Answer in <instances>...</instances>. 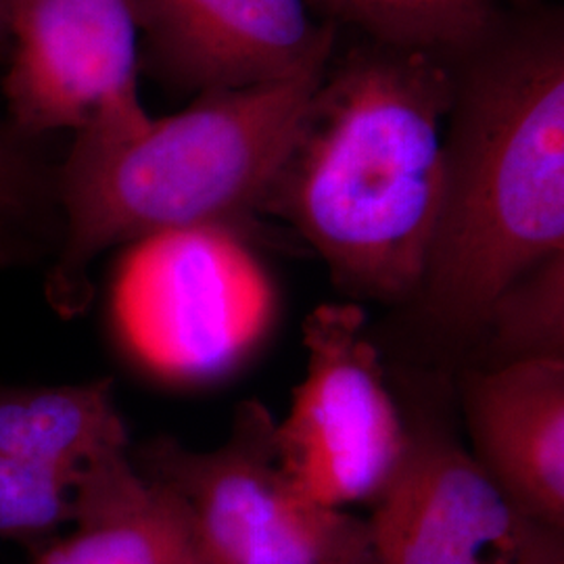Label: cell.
<instances>
[{"mask_svg": "<svg viewBox=\"0 0 564 564\" xmlns=\"http://www.w3.org/2000/svg\"><path fill=\"white\" fill-rule=\"evenodd\" d=\"M256 279L230 228H184L132 242L116 284L121 326L160 368L203 372L223 349L218 300H232Z\"/></svg>", "mask_w": 564, "mask_h": 564, "instance_id": "9", "label": "cell"}, {"mask_svg": "<svg viewBox=\"0 0 564 564\" xmlns=\"http://www.w3.org/2000/svg\"><path fill=\"white\" fill-rule=\"evenodd\" d=\"M76 479L55 468L0 454V544L46 547L74 521Z\"/></svg>", "mask_w": 564, "mask_h": 564, "instance_id": "15", "label": "cell"}, {"mask_svg": "<svg viewBox=\"0 0 564 564\" xmlns=\"http://www.w3.org/2000/svg\"><path fill=\"white\" fill-rule=\"evenodd\" d=\"M328 67V65H326ZM324 69L247 88L205 90L137 137H76L55 178L65 239L46 295L74 316L90 302V265L118 245L263 212Z\"/></svg>", "mask_w": 564, "mask_h": 564, "instance_id": "3", "label": "cell"}, {"mask_svg": "<svg viewBox=\"0 0 564 564\" xmlns=\"http://www.w3.org/2000/svg\"><path fill=\"white\" fill-rule=\"evenodd\" d=\"M48 195H55V178L20 142L0 137V223L32 216Z\"/></svg>", "mask_w": 564, "mask_h": 564, "instance_id": "16", "label": "cell"}, {"mask_svg": "<svg viewBox=\"0 0 564 564\" xmlns=\"http://www.w3.org/2000/svg\"><path fill=\"white\" fill-rule=\"evenodd\" d=\"M9 4H11V0H0V36L7 32V23H9Z\"/></svg>", "mask_w": 564, "mask_h": 564, "instance_id": "19", "label": "cell"}, {"mask_svg": "<svg viewBox=\"0 0 564 564\" xmlns=\"http://www.w3.org/2000/svg\"><path fill=\"white\" fill-rule=\"evenodd\" d=\"M364 323L356 303H323L305 318V377L274 435L286 479L310 500L339 510L372 505L408 444Z\"/></svg>", "mask_w": 564, "mask_h": 564, "instance_id": "5", "label": "cell"}, {"mask_svg": "<svg viewBox=\"0 0 564 564\" xmlns=\"http://www.w3.org/2000/svg\"><path fill=\"white\" fill-rule=\"evenodd\" d=\"M23 253V245L15 241L11 235H7L0 226V265L18 262Z\"/></svg>", "mask_w": 564, "mask_h": 564, "instance_id": "18", "label": "cell"}, {"mask_svg": "<svg viewBox=\"0 0 564 564\" xmlns=\"http://www.w3.org/2000/svg\"><path fill=\"white\" fill-rule=\"evenodd\" d=\"M370 508L372 564H502L524 523L463 444L424 426Z\"/></svg>", "mask_w": 564, "mask_h": 564, "instance_id": "8", "label": "cell"}, {"mask_svg": "<svg viewBox=\"0 0 564 564\" xmlns=\"http://www.w3.org/2000/svg\"><path fill=\"white\" fill-rule=\"evenodd\" d=\"M128 447L109 379L63 387H0V454L72 479L102 452Z\"/></svg>", "mask_w": 564, "mask_h": 564, "instance_id": "12", "label": "cell"}, {"mask_svg": "<svg viewBox=\"0 0 564 564\" xmlns=\"http://www.w3.org/2000/svg\"><path fill=\"white\" fill-rule=\"evenodd\" d=\"M72 523L76 529L32 564H197L181 502L139 473L128 447L86 464Z\"/></svg>", "mask_w": 564, "mask_h": 564, "instance_id": "11", "label": "cell"}, {"mask_svg": "<svg viewBox=\"0 0 564 564\" xmlns=\"http://www.w3.org/2000/svg\"><path fill=\"white\" fill-rule=\"evenodd\" d=\"M144 61L184 90L289 80L333 59L337 25L314 0H130Z\"/></svg>", "mask_w": 564, "mask_h": 564, "instance_id": "7", "label": "cell"}, {"mask_svg": "<svg viewBox=\"0 0 564 564\" xmlns=\"http://www.w3.org/2000/svg\"><path fill=\"white\" fill-rule=\"evenodd\" d=\"M502 564H564V531L524 519Z\"/></svg>", "mask_w": 564, "mask_h": 564, "instance_id": "17", "label": "cell"}, {"mask_svg": "<svg viewBox=\"0 0 564 564\" xmlns=\"http://www.w3.org/2000/svg\"><path fill=\"white\" fill-rule=\"evenodd\" d=\"M335 25L347 23L370 42L464 59L502 25L494 0H314Z\"/></svg>", "mask_w": 564, "mask_h": 564, "instance_id": "13", "label": "cell"}, {"mask_svg": "<svg viewBox=\"0 0 564 564\" xmlns=\"http://www.w3.org/2000/svg\"><path fill=\"white\" fill-rule=\"evenodd\" d=\"M481 368L564 360V251L531 268L494 302L479 341Z\"/></svg>", "mask_w": 564, "mask_h": 564, "instance_id": "14", "label": "cell"}, {"mask_svg": "<svg viewBox=\"0 0 564 564\" xmlns=\"http://www.w3.org/2000/svg\"><path fill=\"white\" fill-rule=\"evenodd\" d=\"M7 32L13 57L2 90L21 134L121 141L153 120L130 0H11Z\"/></svg>", "mask_w": 564, "mask_h": 564, "instance_id": "6", "label": "cell"}, {"mask_svg": "<svg viewBox=\"0 0 564 564\" xmlns=\"http://www.w3.org/2000/svg\"><path fill=\"white\" fill-rule=\"evenodd\" d=\"M454 63L368 42L326 67L263 212L291 224L345 293L416 295L444 195Z\"/></svg>", "mask_w": 564, "mask_h": 564, "instance_id": "1", "label": "cell"}, {"mask_svg": "<svg viewBox=\"0 0 564 564\" xmlns=\"http://www.w3.org/2000/svg\"><path fill=\"white\" fill-rule=\"evenodd\" d=\"M510 2H514L517 7H531L535 0H510Z\"/></svg>", "mask_w": 564, "mask_h": 564, "instance_id": "20", "label": "cell"}, {"mask_svg": "<svg viewBox=\"0 0 564 564\" xmlns=\"http://www.w3.org/2000/svg\"><path fill=\"white\" fill-rule=\"evenodd\" d=\"M470 456L524 519L564 531V360L470 368Z\"/></svg>", "mask_w": 564, "mask_h": 564, "instance_id": "10", "label": "cell"}, {"mask_svg": "<svg viewBox=\"0 0 564 564\" xmlns=\"http://www.w3.org/2000/svg\"><path fill=\"white\" fill-rule=\"evenodd\" d=\"M274 435L268 408L247 400L216 449L162 437L132 463L181 502L197 564H372L368 521L303 496L282 473Z\"/></svg>", "mask_w": 564, "mask_h": 564, "instance_id": "4", "label": "cell"}, {"mask_svg": "<svg viewBox=\"0 0 564 564\" xmlns=\"http://www.w3.org/2000/svg\"><path fill=\"white\" fill-rule=\"evenodd\" d=\"M564 251V34L554 15L454 63L444 195L414 300L449 341L477 343L494 302Z\"/></svg>", "mask_w": 564, "mask_h": 564, "instance_id": "2", "label": "cell"}]
</instances>
